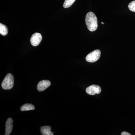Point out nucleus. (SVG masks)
I'll list each match as a JSON object with an SVG mask.
<instances>
[{
    "label": "nucleus",
    "instance_id": "11",
    "mask_svg": "<svg viewBox=\"0 0 135 135\" xmlns=\"http://www.w3.org/2000/svg\"><path fill=\"white\" fill-rule=\"evenodd\" d=\"M75 1V0H65L64 2V5H63L64 8H68L70 7L73 4Z\"/></svg>",
    "mask_w": 135,
    "mask_h": 135
},
{
    "label": "nucleus",
    "instance_id": "8",
    "mask_svg": "<svg viewBox=\"0 0 135 135\" xmlns=\"http://www.w3.org/2000/svg\"><path fill=\"white\" fill-rule=\"evenodd\" d=\"M51 127L50 126H45L41 127L40 131L43 135H53V133L51 131Z\"/></svg>",
    "mask_w": 135,
    "mask_h": 135
},
{
    "label": "nucleus",
    "instance_id": "3",
    "mask_svg": "<svg viewBox=\"0 0 135 135\" xmlns=\"http://www.w3.org/2000/svg\"><path fill=\"white\" fill-rule=\"evenodd\" d=\"M101 51L99 50H96L92 51L86 56V60L89 62H96L100 58Z\"/></svg>",
    "mask_w": 135,
    "mask_h": 135
},
{
    "label": "nucleus",
    "instance_id": "12",
    "mask_svg": "<svg viewBox=\"0 0 135 135\" xmlns=\"http://www.w3.org/2000/svg\"><path fill=\"white\" fill-rule=\"evenodd\" d=\"M128 8L131 11L135 12V1L131 2L129 4Z\"/></svg>",
    "mask_w": 135,
    "mask_h": 135
},
{
    "label": "nucleus",
    "instance_id": "5",
    "mask_svg": "<svg viewBox=\"0 0 135 135\" xmlns=\"http://www.w3.org/2000/svg\"><path fill=\"white\" fill-rule=\"evenodd\" d=\"M42 40V37L40 33H35L33 34L31 38V42L33 46H38Z\"/></svg>",
    "mask_w": 135,
    "mask_h": 135
},
{
    "label": "nucleus",
    "instance_id": "9",
    "mask_svg": "<svg viewBox=\"0 0 135 135\" xmlns=\"http://www.w3.org/2000/svg\"><path fill=\"white\" fill-rule=\"evenodd\" d=\"M35 109L34 106L31 104H26L21 107L20 109L22 111L32 110Z\"/></svg>",
    "mask_w": 135,
    "mask_h": 135
},
{
    "label": "nucleus",
    "instance_id": "6",
    "mask_svg": "<svg viewBox=\"0 0 135 135\" xmlns=\"http://www.w3.org/2000/svg\"><path fill=\"white\" fill-rule=\"evenodd\" d=\"M51 85V82L48 80H44L39 83L37 85V90L40 92H42L46 90Z\"/></svg>",
    "mask_w": 135,
    "mask_h": 135
},
{
    "label": "nucleus",
    "instance_id": "13",
    "mask_svg": "<svg viewBox=\"0 0 135 135\" xmlns=\"http://www.w3.org/2000/svg\"><path fill=\"white\" fill-rule=\"evenodd\" d=\"M122 135H131L130 133H128V132H126V131H123L121 133Z\"/></svg>",
    "mask_w": 135,
    "mask_h": 135
},
{
    "label": "nucleus",
    "instance_id": "10",
    "mask_svg": "<svg viewBox=\"0 0 135 135\" xmlns=\"http://www.w3.org/2000/svg\"><path fill=\"white\" fill-rule=\"evenodd\" d=\"M8 30L7 27L2 23H0V33L3 36H5L7 35Z\"/></svg>",
    "mask_w": 135,
    "mask_h": 135
},
{
    "label": "nucleus",
    "instance_id": "7",
    "mask_svg": "<svg viewBox=\"0 0 135 135\" xmlns=\"http://www.w3.org/2000/svg\"><path fill=\"white\" fill-rule=\"evenodd\" d=\"M13 128V120L11 118H8L5 125V135H9L12 132Z\"/></svg>",
    "mask_w": 135,
    "mask_h": 135
},
{
    "label": "nucleus",
    "instance_id": "1",
    "mask_svg": "<svg viewBox=\"0 0 135 135\" xmlns=\"http://www.w3.org/2000/svg\"><path fill=\"white\" fill-rule=\"evenodd\" d=\"M85 22L88 29L90 31H95L97 29V18L93 12H88L86 16Z\"/></svg>",
    "mask_w": 135,
    "mask_h": 135
},
{
    "label": "nucleus",
    "instance_id": "4",
    "mask_svg": "<svg viewBox=\"0 0 135 135\" xmlns=\"http://www.w3.org/2000/svg\"><path fill=\"white\" fill-rule=\"evenodd\" d=\"M86 92L88 94L91 95L99 94L101 92V87L97 85H92L86 89Z\"/></svg>",
    "mask_w": 135,
    "mask_h": 135
},
{
    "label": "nucleus",
    "instance_id": "2",
    "mask_svg": "<svg viewBox=\"0 0 135 135\" xmlns=\"http://www.w3.org/2000/svg\"><path fill=\"white\" fill-rule=\"evenodd\" d=\"M14 79L13 75L11 74H8L5 76L2 83V87L3 89H11L14 86Z\"/></svg>",
    "mask_w": 135,
    "mask_h": 135
},
{
    "label": "nucleus",
    "instance_id": "14",
    "mask_svg": "<svg viewBox=\"0 0 135 135\" xmlns=\"http://www.w3.org/2000/svg\"><path fill=\"white\" fill-rule=\"evenodd\" d=\"M101 23L103 24H104V23L103 22H101Z\"/></svg>",
    "mask_w": 135,
    "mask_h": 135
}]
</instances>
